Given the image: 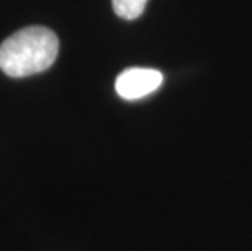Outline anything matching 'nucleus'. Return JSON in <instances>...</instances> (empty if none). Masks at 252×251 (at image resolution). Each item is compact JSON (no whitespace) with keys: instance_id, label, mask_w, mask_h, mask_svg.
I'll return each mask as SVG.
<instances>
[{"instance_id":"f257e3e1","label":"nucleus","mask_w":252,"mask_h":251,"mask_svg":"<svg viewBox=\"0 0 252 251\" xmlns=\"http://www.w3.org/2000/svg\"><path fill=\"white\" fill-rule=\"evenodd\" d=\"M59 54V39L46 26H26L0 44V69L12 78L47 71Z\"/></svg>"},{"instance_id":"f03ea898","label":"nucleus","mask_w":252,"mask_h":251,"mask_svg":"<svg viewBox=\"0 0 252 251\" xmlns=\"http://www.w3.org/2000/svg\"><path fill=\"white\" fill-rule=\"evenodd\" d=\"M163 85V73L155 69L132 67L116 78V92L121 98L133 101L153 93Z\"/></svg>"},{"instance_id":"7ed1b4c3","label":"nucleus","mask_w":252,"mask_h":251,"mask_svg":"<svg viewBox=\"0 0 252 251\" xmlns=\"http://www.w3.org/2000/svg\"><path fill=\"white\" fill-rule=\"evenodd\" d=\"M148 0H112V8L117 17L124 20H135L143 13Z\"/></svg>"}]
</instances>
